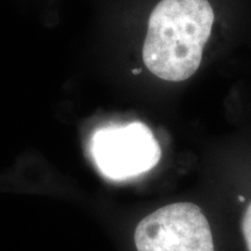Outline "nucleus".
Segmentation results:
<instances>
[{
	"mask_svg": "<svg viewBox=\"0 0 251 251\" xmlns=\"http://www.w3.org/2000/svg\"><path fill=\"white\" fill-rule=\"evenodd\" d=\"M91 151L100 172L114 180L142 175L161 159L159 144L142 122L100 128L92 136Z\"/></svg>",
	"mask_w": 251,
	"mask_h": 251,
	"instance_id": "f03ea898",
	"label": "nucleus"
},
{
	"mask_svg": "<svg viewBox=\"0 0 251 251\" xmlns=\"http://www.w3.org/2000/svg\"><path fill=\"white\" fill-rule=\"evenodd\" d=\"M134 241L137 251H214L208 221L191 202L171 203L146 216Z\"/></svg>",
	"mask_w": 251,
	"mask_h": 251,
	"instance_id": "7ed1b4c3",
	"label": "nucleus"
},
{
	"mask_svg": "<svg viewBox=\"0 0 251 251\" xmlns=\"http://www.w3.org/2000/svg\"><path fill=\"white\" fill-rule=\"evenodd\" d=\"M213 24L208 0L159 1L150 15L144 41L146 67L161 79H188L200 67Z\"/></svg>",
	"mask_w": 251,
	"mask_h": 251,
	"instance_id": "f257e3e1",
	"label": "nucleus"
},
{
	"mask_svg": "<svg viewBox=\"0 0 251 251\" xmlns=\"http://www.w3.org/2000/svg\"><path fill=\"white\" fill-rule=\"evenodd\" d=\"M243 236L246 240V244L248 250L251 251V202L248 206L246 213H244L243 221H242Z\"/></svg>",
	"mask_w": 251,
	"mask_h": 251,
	"instance_id": "20e7f679",
	"label": "nucleus"
}]
</instances>
